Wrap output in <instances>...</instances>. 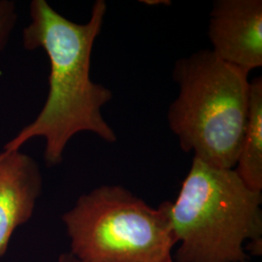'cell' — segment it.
<instances>
[{"mask_svg": "<svg viewBox=\"0 0 262 262\" xmlns=\"http://www.w3.org/2000/svg\"><path fill=\"white\" fill-rule=\"evenodd\" d=\"M106 13V2L96 0L90 19L76 24L46 0L30 2V21L23 30V46L27 51L40 49L46 53L50 62L49 92L35 120L8 141L1 154L20 150L28 141L42 137L45 139L44 161L54 167L62 162L67 144L80 132L94 133L110 144L117 141L101 111L112 100V91L91 79L92 54Z\"/></svg>", "mask_w": 262, "mask_h": 262, "instance_id": "1", "label": "cell"}, {"mask_svg": "<svg viewBox=\"0 0 262 262\" xmlns=\"http://www.w3.org/2000/svg\"><path fill=\"white\" fill-rule=\"evenodd\" d=\"M262 191L248 187L234 168L193 158L169 215L174 262H249L262 253Z\"/></svg>", "mask_w": 262, "mask_h": 262, "instance_id": "2", "label": "cell"}, {"mask_svg": "<svg viewBox=\"0 0 262 262\" xmlns=\"http://www.w3.org/2000/svg\"><path fill=\"white\" fill-rule=\"evenodd\" d=\"M173 79L179 94L167 120L182 150L216 168H234L249 111V73L205 49L178 59Z\"/></svg>", "mask_w": 262, "mask_h": 262, "instance_id": "3", "label": "cell"}, {"mask_svg": "<svg viewBox=\"0 0 262 262\" xmlns=\"http://www.w3.org/2000/svg\"><path fill=\"white\" fill-rule=\"evenodd\" d=\"M170 201L151 207L127 188L104 185L62 215L70 252L89 262H174Z\"/></svg>", "mask_w": 262, "mask_h": 262, "instance_id": "4", "label": "cell"}, {"mask_svg": "<svg viewBox=\"0 0 262 262\" xmlns=\"http://www.w3.org/2000/svg\"><path fill=\"white\" fill-rule=\"evenodd\" d=\"M208 35L222 60L248 73L261 67V0H216Z\"/></svg>", "mask_w": 262, "mask_h": 262, "instance_id": "5", "label": "cell"}, {"mask_svg": "<svg viewBox=\"0 0 262 262\" xmlns=\"http://www.w3.org/2000/svg\"><path fill=\"white\" fill-rule=\"evenodd\" d=\"M43 178L35 159L21 150L0 152V257L16 229L33 215Z\"/></svg>", "mask_w": 262, "mask_h": 262, "instance_id": "6", "label": "cell"}, {"mask_svg": "<svg viewBox=\"0 0 262 262\" xmlns=\"http://www.w3.org/2000/svg\"><path fill=\"white\" fill-rule=\"evenodd\" d=\"M234 170L253 190L262 191V78L251 81L248 118Z\"/></svg>", "mask_w": 262, "mask_h": 262, "instance_id": "7", "label": "cell"}, {"mask_svg": "<svg viewBox=\"0 0 262 262\" xmlns=\"http://www.w3.org/2000/svg\"><path fill=\"white\" fill-rule=\"evenodd\" d=\"M18 19L16 2L12 0H0V54L7 47Z\"/></svg>", "mask_w": 262, "mask_h": 262, "instance_id": "8", "label": "cell"}, {"mask_svg": "<svg viewBox=\"0 0 262 262\" xmlns=\"http://www.w3.org/2000/svg\"><path fill=\"white\" fill-rule=\"evenodd\" d=\"M58 262H89L84 261V260H81L79 258H77L76 256H74L72 253H61L58 257Z\"/></svg>", "mask_w": 262, "mask_h": 262, "instance_id": "9", "label": "cell"}]
</instances>
